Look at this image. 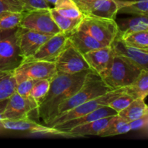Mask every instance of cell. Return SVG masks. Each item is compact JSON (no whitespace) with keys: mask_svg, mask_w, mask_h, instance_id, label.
<instances>
[{"mask_svg":"<svg viewBox=\"0 0 148 148\" xmlns=\"http://www.w3.org/2000/svg\"><path fill=\"white\" fill-rule=\"evenodd\" d=\"M90 70L75 74L57 72L50 79L49 91L36 109L38 116L45 124L57 115L59 106L79 90Z\"/></svg>","mask_w":148,"mask_h":148,"instance_id":"cell-1","label":"cell"},{"mask_svg":"<svg viewBox=\"0 0 148 148\" xmlns=\"http://www.w3.org/2000/svg\"><path fill=\"white\" fill-rule=\"evenodd\" d=\"M148 114V107L145 100L135 99L118 114L121 118L130 122Z\"/></svg>","mask_w":148,"mask_h":148,"instance_id":"cell-23","label":"cell"},{"mask_svg":"<svg viewBox=\"0 0 148 148\" xmlns=\"http://www.w3.org/2000/svg\"><path fill=\"white\" fill-rule=\"evenodd\" d=\"M16 85L14 70L0 72V101L10 98L15 91Z\"/></svg>","mask_w":148,"mask_h":148,"instance_id":"cell-26","label":"cell"},{"mask_svg":"<svg viewBox=\"0 0 148 148\" xmlns=\"http://www.w3.org/2000/svg\"><path fill=\"white\" fill-rule=\"evenodd\" d=\"M26 8V11L37 9L51 8L45 0H21Z\"/></svg>","mask_w":148,"mask_h":148,"instance_id":"cell-34","label":"cell"},{"mask_svg":"<svg viewBox=\"0 0 148 148\" xmlns=\"http://www.w3.org/2000/svg\"><path fill=\"white\" fill-rule=\"evenodd\" d=\"M120 38L129 46L137 49L148 50V30L136 32Z\"/></svg>","mask_w":148,"mask_h":148,"instance_id":"cell-29","label":"cell"},{"mask_svg":"<svg viewBox=\"0 0 148 148\" xmlns=\"http://www.w3.org/2000/svg\"><path fill=\"white\" fill-rule=\"evenodd\" d=\"M110 90H111V88L107 86L98 73L92 70L89 71L79 90L59 106L57 115L66 112L86 101L103 95Z\"/></svg>","mask_w":148,"mask_h":148,"instance_id":"cell-3","label":"cell"},{"mask_svg":"<svg viewBox=\"0 0 148 148\" xmlns=\"http://www.w3.org/2000/svg\"><path fill=\"white\" fill-rule=\"evenodd\" d=\"M16 29L0 32V72L14 70L23 61L16 40Z\"/></svg>","mask_w":148,"mask_h":148,"instance_id":"cell-7","label":"cell"},{"mask_svg":"<svg viewBox=\"0 0 148 148\" xmlns=\"http://www.w3.org/2000/svg\"><path fill=\"white\" fill-rule=\"evenodd\" d=\"M124 92H125L124 88L111 90L103 95L86 101V102L80 104L66 112L59 114L46 125L51 127H55L59 124H62L69 121V120L82 116L89 114L101 107L108 106L110 102H111L116 97L119 96Z\"/></svg>","mask_w":148,"mask_h":148,"instance_id":"cell-5","label":"cell"},{"mask_svg":"<svg viewBox=\"0 0 148 148\" xmlns=\"http://www.w3.org/2000/svg\"><path fill=\"white\" fill-rule=\"evenodd\" d=\"M45 1L47 2V4H53V6H54V4H56V2H57L58 0H45Z\"/></svg>","mask_w":148,"mask_h":148,"instance_id":"cell-37","label":"cell"},{"mask_svg":"<svg viewBox=\"0 0 148 148\" xmlns=\"http://www.w3.org/2000/svg\"><path fill=\"white\" fill-rule=\"evenodd\" d=\"M133 101H134V99L130 95H127L126 92H124L119 96L116 97L111 102H110L108 106L110 108L114 109L117 114H119L121 111H123L124 108H127Z\"/></svg>","mask_w":148,"mask_h":148,"instance_id":"cell-31","label":"cell"},{"mask_svg":"<svg viewBox=\"0 0 148 148\" xmlns=\"http://www.w3.org/2000/svg\"><path fill=\"white\" fill-rule=\"evenodd\" d=\"M7 100L0 101V121L3 119V112L4 111V108H5L6 103H7Z\"/></svg>","mask_w":148,"mask_h":148,"instance_id":"cell-36","label":"cell"},{"mask_svg":"<svg viewBox=\"0 0 148 148\" xmlns=\"http://www.w3.org/2000/svg\"><path fill=\"white\" fill-rule=\"evenodd\" d=\"M129 123H130L131 130H140L147 129L148 125V114Z\"/></svg>","mask_w":148,"mask_h":148,"instance_id":"cell-35","label":"cell"},{"mask_svg":"<svg viewBox=\"0 0 148 148\" xmlns=\"http://www.w3.org/2000/svg\"><path fill=\"white\" fill-rule=\"evenodd\" d=\"M50 12L53 21L58 26L60 31L67 36L77 28L82 20V18L73 19L62 15L59 12H57L53 7L50 8Z\"/></svg>","mask_w":148,"mask_h":148,"instance_id":"cell-25","label":"cell"},{"mask_svg":"<svg viewBox=\"0 0 148 148\" xmlns=\"http://www.w3.org/2000/svg\"><path fill=\"white\" fill-rule=\"evenodd\" d=\"M112 116L105 117L95 120L86 124L77 126L67 132L69 137H85V136H99L100 134L105 130L108 123L111 121Z\"/></svg>","mask_w":148,"mask_h":148,"instance_id":"cell-19","label":"cell"},{"mask_svg":"<svg viewBox=\"0 0 148 148\" xmlns=\"http://www.w3.org/2000/svg\"><path fill=\"white\" fill-rule=\"evenodd\" d=\"M119 33L117 36L124 38L133 33L148 30L147 16H135L124 19L117 23Z\"/></svg>","mask_w":148,"mask_h":148,"instance_id":"cell-20","label":"cell"},{"mask_svg":"<svg viewBox=\"0 0 148 148\" xmlns=\"http://www.w3.org/2000/svg\"><path fill=\"white\" fill-rule=\"evenodd\" d=\"M56 73L54 62L40 60L23 61L14 70L17 83L27 79H51Z\"/></svg>","mask_w":148,"mask_h":148,"instance_id":"cell-6","label":"cell"},{"mask_svg":"<svg viewBox=\"0 0 148 148\" xmlns=\"http://www.w3.org/2000/svg\"><path fill=\"white\" fill-rule=\"evenodd\" d=\"M24 12L2 11L0 12V32L13 30L20 27Z\"/></svg>","mask_w":148,"mask_h":148,"instance_id":"cell-27","label":"cell"},{"mask_svg":"<svg viewBox=\"0 0 148 148\" xmlns=\"http://www.w3.org/2000/svg\"><path fill=\"white\" fill-rule=\"evenodd\" d=\"M53 62L57 72L63 73L75 74L90 69L83 55L69 39Z\"/></svg>","mask_w":148,"mask_h":148,"instance_id":"cell-8","label":"cell"},{"mask_svg":"<svg viewBox=\"0 0 148 148\" xmlns=\"http://www.w3.org/2000/svg\"><path fill=\"white\" fill-rule=\"evenodd\" d=\"M77 29L88 33L105 46H111L119 33L115 20L86 15L82 16Z\"/></svg>","mask_w":148,"mask_h":148,"instance_id":"cell-4","label":"cell"},{"mask_svg":"<svg viewBox=\"0 0 148 148\" xmlns=\"http://www.w3.org/2000/svg\"><path fill=\"white\" fill-rule=\"evenodd\" d=\"M15 36L23 61L32 57L41 45L51 36L21 27L16 29Z\"/></svg>","mask_w":148,"mask_h":148,"instance_id":"cell-10","label":"cell"},{"mask_svg":"<svg viewBox=\"0 0 148 148\" xmlns=\"http://www.w3.org/2000/svg\"><path fill=\"white\" fill-rule=\"evenodd\" d=\"M116 114L117 113L114 109L110 108L108 106H106L101 107V108H98V109L95 110V111H92L89 114H85L82 116L69 120V121H66L62 124H59V125L56 126L53 128H56L57 130L64 132H67L69 130L74 128L75 127H77V126L86 124V123L100 119L105 118V117L112 116H115Z\"/></svg>","mask_w":148,"mask_h":148,"instance_id":"cell-16","label":"cell"},{"mask_svg":"<svg viewBox=\"0 0 148 148\" xmlns=\"http://www.w3.org/2000/svg\"><path fill=\"white\" fill-rule=\"evenodd\" d=\"M67 39V35L62 32L53 35L41 45V46L32 56V57L27 60L54 62L55 59L57 57L58 55L64 47Z\"/></svg>","mask_w":148,"mask_h":148,"instance_id":"cell-15","label":"cell"},{"mask_svg":"<svg viewBox=\"0 0 148 148\" xmlns=\"http://www.w3.org/2000/svg\"><path fill=\"white\" fill-rule=\"evenodd\" d=\"M83 56L91 70L99 75L109 64L113 56V51L111 46H103L90 51Z\"/></svg>","mask_w":148,"mask_h":148,"instance_id":"cell-17","label":"cell"},{"mask_svg":"<svg viewBox=\"0 0 148 148\" xmlns=\"http://www.w3.org/2000/svg\"><path fill=\"white\" fill-rule=\"evenodd\" d=\"M50 86V79H38L35 82L30 93V97L40 104L49 91Z\"/></svg>","mask_w":148,"mask_h":148,"instance_id":"cell-30","label":"cell"},{"mask_svg":"<svg viewBox=\"0 0 148 148\" xmlns=\"http://www.w3.org/2000/svg\"><path fill=\"white\" fill-rule=\"evenodd\" d=\"M125 92L134 100H145L148 94V70H142L134 82L125 87Z\"/></svg>","mask_w":148,"mask_h":148,"instance_id":"cell-21","label":"cell"},{"mask_svg":"<svg viewBox=\"0 0 148 148\" xmlns=\"http://www.w3.org/2000/svg\"><path fill=\"white\" fill-rule=\"evenodd\" d=\"M67 36L69 41L82 55L94 49L105 46L88 33L77 28Z\"/></svg>","mask_w":148,"mask_h":148,"instance_id":"cell-18","label":"cell"},{"mask_svg":"<svg viewBox=\"0 0 148 148\" xmlns=\"http://www.w3.org/2000/svg\"><path fill=\"white\" fill-rule=\"evenodd\" d=\"M36 79H27L17 83L15 87V92L24 98H30V93L34 85Z\"/></svg>","mask_w":148,"mask_h":148,"instance_id":"cell-33","label":"cell"},{"mask_svg":"<svg viewBox=\"0 0 148 148\" xmlns=\"http://www.w3.org/2000/svg\"><path fill=\"white\" fill-rule=\"evenodd\" d=\"M113 52L134 64L142 70H148V50L127 45L116 36L111 45Z\"/></svg>","mask_w":148,"mask_h":148,"instance_id":"cell-14","label":"cell"},{"mask_svg":"<svg viewBox=\"0 0 148 148\" xmlns=\"http://www.w3.org/2000/svg\"><path fill=\"white\" fill-rule=\"evenodd\" d=\"M141 71L134 64L113 52L109 64L99 75L107 86L115 90L132 83Z\"/></svg>","mask_w":148,"mask_h":148,"instance_id":"cell-2","label":"cell"},{"mask_svg":"<svg viewBox=\"0 0 148 148\" xmlns=\"http://www.w3.org/2000/svg\"><path fill=\"white\" fill-rule=\"evenodd\" d=\"M118 13L134 16H148V0H115Z\"/></svg>","mask_w":148,"mask_h":148,"instance_id":"cell-22","label":"cell"},{"mask_svg":"<svg viewBox=\"0 0 148 148\" xmlns=\"http://www.w3.org/2000/svg\"><path fill=\"white\" fill-rule=\"evenodd\" d=\"M0 127L5 130L13 131L26 132L31 134H48V135H60L62 137H69L68 132H64L56 128L43 125L27 118L20 119H2L0 121Z\"/></svg>","mask_w":148,"mask_h":148,"instance_id":"cell-11","label":"cell"},{"mask_svg":"<svg viewBox=\"0 0 148 148\" xmlns=\"http://www.w3.org/2000/svg\"><path fill=\"white\" fill-rule=\"evenodd\" d=\"M74 1H75V0H74Z\"/></svg>","mask_w":148,"mask_h":148,"instance_id":"cell-38","label":"cell"},{"mask_svg":"<svg viewBox=\"0 0 148 148\" xmlns=\"http://www.w3.org/2000/svg\"><path fill=\"white\" fill-rule=\"evenodd\" d=\"M38 106V103L32 98H24L14 91L7 100L3 119L27 118L32 111L37 109Z\"/></svg>","mask_w":148,"mask_h":148,"instance_id":"cell-12","label":"cell"},{"mask_svg":"<svg viewBox=\"0 0 148 148\" xmlns=\"http://www.w3.org/2000/svg\"><path fill=\"white\" fill-rule=\"evenodd\" d=\"M20 27L53 36L60 33L49 9H37L24 12Z\"/></svg>","mask_w":148,"mask_h":148,"instance_id":"cell-9","label":"cell"},{"mask_svg":"<svg viewBox=\"0 0 148 148\" xmlns=\"http://www.w3.org/2000/svg\"><path fill=\"white\" fill-rule=\"evenodd\" d=\"M26 12V8L21 0H0V12L2 11Z\"/></svg>","mask_w":148,"mask_h":148,"instance_id":"cell-32","label":"cell"},{"mask_svg":"<svg viewBox=\"0 0 148 148\" xmlns=\"http://www.w3.org/2000/svg\"><path fill=\"white\" fill-rule=\"evenodd\" d=\"M53 8L60 14L69 18H82L83 16L74 0H58Z\"/></svg>","mask_w":148,"mask_h":148,"instance_id":"cell-28","label":"cell"},{"mask_svg":"<svg viewBox=\"0 0 148 148\" xmlns=\"http://www.w3.org/2000/svg\"><path fill=\"white\" fill-rule=\"evenodd\" d=\"M131 131L130 123L119 116L118 114L114 116L105 130L100 134L99 137H106L126 134Z\"/></svg>","mask_w":148,"mask_h":148,"instance_id":"cell-24","label":"cell"},{"mask_svg":"<svg viewBox=\"0 0 148 148\" xmlns=\"http://www.w3.org/2000/svg\"><path fill=\"white\" fill-rule=\"evenodd\" d=\"M82 15L116 20L118 6L115 0H75Z\"/></svg>","mask_w":148,"mask_h":148,"instance_id":"cell-13","label":"cell"}]
</instances>
